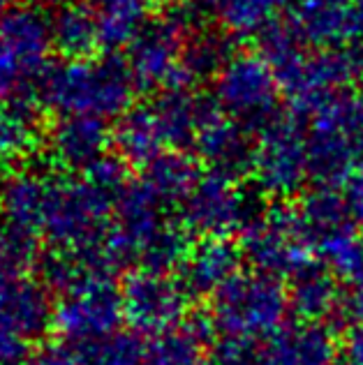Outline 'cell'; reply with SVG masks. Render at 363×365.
Instances as JSON below:
<instances>
[{"label":"cell","mask_w":363,"mask_h":365,"mask_svg":"<svg viewBox=\"0 0 363 365\" xmlns=\"http://www.w3.org/2000/svg\"><path fill=\"white\" fill-rule=\"evenodd\" d=\"M16 365H26V363H16Z\"/></svg>","instance_id":"40"},{"label":"cell","mask_w":363,"mask_h":365,"mask_svg":"<svg viewBox=\"0 0 363 365\" xmlns=\"http://www.w3.org/2000/svg\"><path fill=\"white\" fill-rule=\"evenodd\" d=\"M349 206L352 210H357L359 215H363V165L359 171L352 176V190H349Z\"/></svg>","instance_id":"35"},{"label":"cell","mask_w":363,"mask_h":365,"mask_svg":"<svg viewBox=\"0 0 363 365\" xmlns=\"http://www.w3.org/2000/svg\"><path fill=\"white\" fill-rule=\"evenodd\" d=\"M273 3L275 0H229V7L225 14L236 28L255 26L266 16V12H269Z\"/></svg>","instance_id":"31"},{"label":"cell","mask_w":363,"mask_h":365,"mask_svg":"<svg viewBox=\"0 0 363 365\" xmlns=\"http://www.w3.org/2000/svg\"><path fill=\"white\" fill-rule=\"evenodd\" d=\"M35 268H37V275H40V282L46 289L61 296L74 289V287L81 280H86L88 275L98 273V271H93L91 264L86 262V257L79 250H65V247L44 250L40 259H37Z\"/></svg>","instance_id":"22"},{"label":"cell","mask_w":363,"mask_h":365,"mask_svg":"<svg viewBox=\"0 0 363 365\" xmlns=\"http://www.w3.org/2000/svg\"><path fill=\"white\" fill-rule=\"evenodd\" d=\"M206 160H211L220 171H241L247 162V148L243 137L229 125L208 120L195 139Z\"/></svg>","instance_id":"25"},{"label":"cell","mask_w":363,"mask_h":365,"mask_svg":"<svg viewBox=\"0 0 363 365\" xmlns=\"http://www.w3.org/2000/svg\"><path fill=\"white\" fill-rule=\"evenodd\" d=\"M340 3L342 0H299L303 31L315 37H333L340 24Z\"/></svg>","instance_id":"30"},{"label":"cell","mask_w":363,"mask_h":365,"mask_svg":"<svg viewBox=\"0 0 363 365\" xmlns=\"http://www.w3.org/2000/svg\"><path fill=\"white\" fill-rule=\"evenodd\" d=\"M49 178L40 171H14L0 180V227L44 234Z\"/></svg>","instance_id":"11"},{"label":"cell","mask_w":363,"mask_h":365,"mask_svg":"<svg viewBox=\"0 0 363 365\" xmlns=\"http://www.w3.org/2000/svg\"><path fill=\"white\" fill-rule=\"evenodd\" d=\"M141 365H202V338L190 326L162 331L144 347Z\"/></svg>","instance_id":"24"},{"label":"cell","mask_w":363,"mask_h":365,"mask_svg":"<svg viewBox=\"0 0 363 365\" xmlns=\"http://www.w3.org/2000/svg\"><path fill=\"white\" fill-rule=\"evenodd\" d=\"M51 49V19L35 5H9L0 14V86L14 91L37 81Z\"/></svg>","instance_id":"3"},{"label":"cell","mask_w":363,"mask_h":365,"mask_svg":"<svg viewBox=\"0 0 363 365\" xmlns=\"http://www.w3.org/2000/svg\"><path fill=\"white\" fill-rule=\"evenodd\" d=\"M178 37L180 28L171 19L169 21H165V19L146 21V26L132 40L126 58L137 86H141V88H153V86L176 88L174 81L180 76Z\"/></svg>","instance_id":"7"},{"label":"cell","mask_w":363,"mask_h":365,"mask_svg":"<svg viewBox=\"0 0 363 365\" xmlns=\"http://www.w3.org/2000/svg\"><path fill=\"white\" fill-rule=\"evenodd\" d=\"M208 365H252V361L247 356V349L241 340H229L215 349Z\"/></svg>","instance_id":"34"},{"label":"cell","mask_w":363,"mask_h":365,"mask_svg":"<svg viewBox=\"0 0 363 365\" xmlns=\"http://www.w3.org/2000/svg\"><path fill=\"white\" fill-rule=\"evenodd\" d=\"M354 3L359 5V14H361V21H363V0H354Z\"/></svg>","instance_id":"38"},{"label":"cell","mask_w":363,"mask_h":365,"mask_svg":"<svg viewBox=\"0 0 363 365\" xmlns=\"http://www.w3.org/2000/svg\"><path fill=\"white\" fill-rule=\"evenodd\" d=\"M225 109L243 120H264L273 109L275 86L271 70L260 61H234L220 81Z\"/></svg>","instance_id":"10"},{"label":"cell","mask_w":363,"mask_h":365,"mask_svg":"<svg viewBox=\"0 0 363 365\" xmlns=\"http://www.w3.org/2000/svg\"><path fill=\"white\" fill-rule=\"evenodd\" d=\"M250 255L257 264L266 266V271H278V268L294 266L296 262L294 234L266 227L264 232L255 234L250 243Z\"/></svg>","instance_id":"28"},{"label":"cell","mask_w":363,"mask_h":365,"mask_svg":"<svg viewBox=\"0 0 363 365\" xmlns=\"http://www.w3.org/2000/svg\"><path fill=\"white\" fill-rule=\"evenodd\" d=\"M188 252V236L180 227L165 222L139 252V264L150 273H167L171 266H176Z\"/></svg>","instance_id":"26"},{"label":"cell","mask_w":363,"mask_h":365,"mask_svg":"<svg viewBox=\"0 0 363 365\" xmlns=\"http://www.w3.org/2000/svg\"><path fill=\"white\" fill-rule=\"evenodd\" d=\"M100 24V42L104 49L116 51L132 44L146 26V0H91Z\"/></svg>","instance_id":"19"},{"label":"cell","mask_w":363,"mask_h":365,"mask_svg":"<svg viewBox=\"0 0 363 365\" xmlns=\"http://www.w3.org/2000/svg\"><path fill=\"white\" fill-rule=\"evenodd\" d=\"M3 95H5V88H3V86H0V107H3V102H5Z\"/></svg>","instance_id":"39"},{"label":"cell","mask_w":363,"mask_h":365,"mask_svg":"<svg viewBox=\"0 0 363 365\" xmlns=\"http://www.w3.org/2000/svg\"><path fill=\"white\" fill-rule=\"evenodd\" d=\"M118 199L121 197L93 185L88 178L56 174L49 178L44 236L49 238L51 247H98L113 227Z\"/></svg>","instance_id":"2"},{"label":"cell","mask_w":363,"mask_h":365,"mask_svg":"<svg viewBox=\"0 0 363 365\" xmlns=\"http://www.w3.org/2000/svg\"><path fill=\"white\" fill-rule=\"evenodd\" d=\"M299 284L294 289V301L296 307L305 317H317L324 310H329L333 301V282L327 273L322 271H305L299 268Z\"/></svg>","instance_id":"29"},{"label":"cell","mask_w":363,"mask_h":365,"mask_svg":"<svg viewBox=\"0 0 363 365\" xmlns=\"http://www.w3.org/2000/svg\"><path fill=\"white\" fill-rule=\"evenodd\" d=\"M123 319L135 331L162 333L169 331L183 314L185 292L183 287L171 282L165 273L137 271L132 273L121 289Z\"/></svg>","instance_id":"6"},{"label":"cell","mask_w":363,"mask_h":365,"mask_svg":"<svg viewBox=\"0 0 363 365\" xmlns=\"http://www.w3.org/2000/svg\"><path fill=\"white\" fill-rule=\"evenodd\" d=\"M35 83L44 109L61 116H95L104 120L130 111L137 86L128 61L118 56L56 63L46 67Z\"/></svg>","instance_id":"1"},{"label":"cell","mask_w":363,"mask_h":365,"mask_svg":"<svg viewBox=\"0 0 363 365\" xmlns=\"http://www.w3.org/2000/svg\"><path fill=\"white\" fill-rule=\"evenodd\" d=\"M262 180L273 190H290L303 174L305 150L290 128H273L262 153Z\"/></svg>","instance_id":"18"},{"label":"cell","mask_w":363,"mask_h":365,"mask_svg":"<svg viewBox=\"0 0 363 365\" xmlns=\"http://www.w3.org/2000/svg\"><path fill=\"white\" fill-rule=\"evenodd\" d=\"M113 143L118 148V155L128 165L148 167L153 160L160 158V150L167 141L160 130L155 109L137 107L123 113L113 130Z\"/></svg>","instance_id":"15"},{"label":"cell","mask_w":363,"mask_h":365,"mask_svg":"<svg viewBox=\"0 0 363 365\" xmlns=\"http://www.w3.org/2000/svg\"><path fill=\"white\" fill-rule=\"evenodd\" d=\"M285 296L273 277L234 275L218 292L215 317L234 335H260L280 322Z\"/></svg>","instance_id":"5"},{"label":"cell","mask_w":363,"mask_h":365,"mask_svg":"<svg viewBox=\"0 0 363 365\" xmlns=\"http://www.w3.org/2000/svg\"><path fill=\"white\" fill-rule=\"evenodd\" d=\"M155 116L160 123V130L165 134V141H171L180 146L185 141H193L190 137H199V132L208 123L206 107L202 102H195L188 98L183 91L171 88L160 98L155 104Z\"/></svg>","instance_id":"20"},{"label":"cell","mask_w":363,"mask_h":365,"mask_svg":"<svg viewBox=\"0 0 363 365\" xmlns=\"http://www.w3.org/2000/svg\"><path fill=\"white\" fill-rule=\"evenodd\" d=\"M28 351H31V342H28L26 338L0 329V365L24 363Z\"/></svg>","instance_id":"32"},{"label":"cell","mask_w":363,"mask_h":365,"mask_svg":"<svg viewBox=\"0 0 363 365\" xmlns=\"http://www.w3.org/2000/svg\"><path fill=\"white\" fill-rule=\"evenodd\" d=\"M53 49L65 61H86L95 53L100 42L98 14L91 3H72L56 9L51 16Z\"/></svg>","instance_id":"14"},{"label":"cell","mask_w":363,"mask_h":365,"mask_svg":"<svg viewBox=\"0 0 363 365\" xmlns=\"http://www.w3.org/2000/svg\"><path fill=\"white\" fill-rule=\"evenodd\" d=\"M144 180L158 192L165 204L174 199H185L197 185L193 162L183 155H178V153H167V155H160L153 160L146 167Z\"/></svg>","instance_id":"23"},{"label":"cell","mask_w":363,"mask_h":365,"mask_svg":"<svg viewBox=\"0 0 363 365\" xmlns=\"http://www.w3.org/2000/svg\"><path fill=\"white\" fill-rule=\"evenodd\" d=\"M123 319L121 289L111 275L95 273L61 296L53 310V329L70 344L113 333Z\"/></svg>","instance_id":"4"},{"label":"cell","mask_w":363,"mask_h":365,"mask_svg":"<svg viewBox=\"0 0 363 365\" xmlns=\"http://www.w3.org/2000/svg\"><path fill=\"white\" fill-rule=\"evenodd\" d=\"M44 104L33 86L9 91L0 107V160H21L40 143V116Z\"/></svg>","instance_id":"12"},{"label":"cell","mask_w":363,"mask_h":365,"mask_svg":"<svg viewBox=\"0 0 363 365\" xmlns=\"http://www.w3.org/2000/svg\"><path fill=\"white\" fill-rule=\"evenodd\" d=\"M46 150L53 167L65 171L88 169L93 162L107 155L113 132L107 120L95 116H61L46 137Z\"/></svg>","instance_id":"8"},{"label":"cell","mask_w":363,"mask_h":365,"mask_svg":"<svg viewBox=\"0 0 363 365\" xmlns=\"http://www.w3.org/2000/svg\"><path fill=\"white\" fill-rule=\"evenodd\" d=\"M333 342L329 333L317 326L290 329L275 338L260 365H329Z\"/></svg>","instance_id":"16"},{"label":"cell","mask_w":363,"mask_h":365,"mask_svg":"<svg viewBox=\"0 0 363 365\" xmlns=\"http://www.w3.org/2000/svg\"><path fill=\"white\" fill-rule=\"evenodd\" d=\"M9 5H12V0H0V14H3Z\"/></svg>","instance_id":"37"},{"label":"cell","mask_w":363,"mask_h":365,"mask_svg":"<svg viewBox=\"0 0 363 365\" xmlns=\"http://www.w3.org/2000/svg\"><path fill=\"white\" fill-rule=\"evenodd\" d=\"M42 5H49V7H65V5H72V3H79V0H37Z\"/></svg>","instance_id":"36"},{"label":"cell","mask_w":363,"mask_h":365,"mask_svg":"<svg viewBox=\"0 0 363 365\" xmlns=\"http://www.w3.org/2000/svg\"><path fill=\"white\" fill-rule=\"evenodd\" d=\"M26 365H76V359L72 354V347L68 344H46V347L37 349Z\"/></svg>","instance_id":"33"},{"label":"cell","mask_w":363,"mask_h":365,"mask_svg":"<svg viewBox=\"0 0 363 365\" xmlns=\"http://www.w3.org/2000/svg\"><path fill=\"white\" fill-rule=\"evenodd\" d=\"M227 176L211 180H197L193 192L185 197V217L188 227L199 232H211L234 225L241 215V199L229 187Z\"/></svg>","instance_id":"13"},{"label":"cell","mask_w":363,"mask_h":365,"mask_svg":"<svg viewBox=\"0 0 363 365\" xmlns=\"http://www.w3.org/2000/svg\"><path fill=\"white\" fill-rule=\"evenodd\" d=\"M49 289L40 280L14 277L0 284V329L33 342L53 326Z\"/></svg>","instance_id":"9"},{"label":"cell","mask_w":363,"mask_h":365,"mask_svg":"<svg viewBox=\"0 0 363 365\" xmlns=\"http://www.w3.org/2000/svg\"><path fill=\"white\" fill-rule=\"evenodd\" d=\"M236 268V250L223 241H206L188 255L183 266V289L195 294H206L208 289H220L232 280Z\"/></svg>","instance_id":"17"},{"label":"cell","mask_w":363,"mask_h":365,"mask_svg":"<svg viewBox=\"0 0 363 365\" xmlns=\"http://www.w3.org/2000/svg\"><path fill=\"white\" fill-rule=\"evenodd\" d=\"M76 365H141L144 344L132 331H113L70 344Z\"/></svg>","instance_id":"21"},{"label":"cell","mask_w":363,"mask_h":365,"mask_svg":"<svg viewBox=\"0 0 363 365\" xmlns=\"http://www.w3.org/2000/svg\"><path fill=\"white\" fill-rule=\"evenodd\" d=\"M40 255L42 250L37 247L35 234L0 227V284L14 277H24V273L37 264Z\"/></svg>","instance_id":"27"}]
</instances>
